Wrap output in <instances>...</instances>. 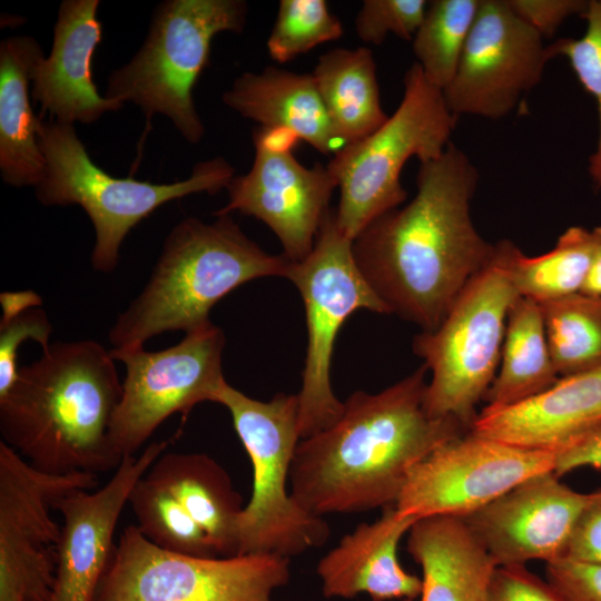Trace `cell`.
Segmentation results:
<instances>
[{
  "label": "cell",
  "instance_id": "2",
  "mask_svg": "<svg viewBox=\"0 0 601 601\" xmlns=\"http://www.w3.org/2000/svg\"><path fill=\"white\" fill-rule=\"evenodd\" d=\"M427 372L423 364L378 393L354 392L336 422L299 440L289 486L300 508L323 516L393 505L413 465L471 430L426 412Z\"/></svg>",
  "mask_w": 601,
  "mask_h": 601
},
{
  "label": "cell",
  "instance_id": "4",
  "mask_svg": "<svg viewBox=\"0 0 601 601\" xmlns=\"http://www.w3.org/2000/svg\"><path fill=\"white\" fill-rule=\"evenodd\" d=\"M290 263L262 249L230 215L211 224L187 217L167 235L148 283L118 315L109 342L119 348L165 332L189 333L210 323L211 308L227 294L257 278L285 277Z\"/></svg>",
  "mask_w": 601,
  "mask_h": 601
},
{
  "label": "cell",
  "instance_id": "13",
  "mask_svg": "<svg viewBox=\"0 0 601 601\" xmlns=\"http://www.w3.org/2000/svg\"><path fill=\"white\" fill-rule=\"evenodd\" d=\"M97 483L95 473L38 470L0 442V601H49L61 533L51 510Z\"/></svg>",
  "mask_w": 601,
  "mask_h": 601
},
{
  "label": "cell",
  "instance_id": "41",
  "mask_svg": "<svg viewBox=\"0 0 601 601\" xmlns=\"http://www.w3.org/2000/svg\"><path fill=\"white\" fill-rule=\"evenodd\" d=\"M591 230L593 249L590 268L581 293L591 296H601V225Z\"/></svg>",
  "mask_w": 601,
  "mask_h": 601
},
{
  "label": "cell",
  "instance_id": "7",
  "mask_svg": "<svg viewBox=\"0 0 601 601\" xmlns=\"http://www.w3.org/2000/svg\"><path fill=\"white\" fill-rule=\"evenodd\" d=\"M230 413L233 425L253 466L252 495L238 515V554H276L289 559L326 542L322 516L300 508L288 492L298 432L297 395L252 398L227 382L216 402Z\"/></svg>",
  "mask_w": 601,
  "mask_h": 601
},
{
  "label": "cell",
  "instance_id": "19",
  "mask_svg": "<svg viewBox=\"0 0 601 601\" xmlns=\"http://www.w3.org/2000/svg\"><path fill=\"white\" fill-rule=\"evenodd\" d=\"M98 0H65L59 7L49 57L32 70L31 96L57 122L91 124L124 104L99 95L91 63L102 27Z\"/></svg>",
  "mask_w": 601,
  "mask_h": 601
},
{
  "label": "cell",
  "instance_id": "30",
  "mask_svg": "<svg viewBox=\"0 0 601 601\" xmlns=\"http://www.w3.org/2000/svg\"><path fill=\"white\" fill-rule=\"evenodd\" d=\"M481 0H434L412 42L426 80L444 90L455 76Z\"/></svg>",
  "mask_w": 601,
  "mask_h": 601
},
{
  "label": "cell",
  "instance_id": "10",
  "mask_svg": "<svg viewBox=\"0 0 601 601\" xmlns=\"http://www.w3.org/2000/svg\"><path fill=\"white\" fill-rule=\"evenodd\" d=\"M352 245L331 209L309 255L292 262L285 275L303 298L307 328L302 386L296 394L300 439L327 428L344 410L331 385L332 356L342 325L358 309L391 314L361 272Z\"/></svg>",
  "mask_w": 601,
  "mask_h": 601
},
{
  "label": "cell",
  "instance_id": "40",
  "mask_svg": "<svg viewBox=\"0 0 601 601\" xmlns=\"http://www.w3.org/2000/svg\"><path fill=\"white\" fill-rule=\"evenodd\" d=\"M582 467L601 469V425L556 452V476Z\"/></svg>",
  "mask_w": 601,
  "mask_h": 601
},
{
  "label": "cell",
  "instance_id": "11",
  "mask_svg": "<svg viewBox=\"0 0 601 601\" xmlns=\"http://www.w3.org/2000/svg\"><path fill=\"white\" fill-rule=\"evenodd\" d=\"M290 580L289 559L248 553L204 558L171 552L124 529L96 601H272Z\"/></svg>",
  "mask_w": 601,
  "mask_h": 601
},
{
  "label": "cell",
  "instance_id": "34",
  "mask_svg": "<svg viewBox=\"0 0 601 601\" xmlns=\"http://www.w3.org/2000/svg\"><path fill=\"white\" fill-rule=\"evenodd\" d=\"M582 19L587 26L579 38H560L549 45L550 55L565 57L578 80L594 99L598 138L589 158L588 171L595 189H601V0H588Z\"/></svg>",
  "mask_w": 601,
  "mask_h": 601
},
{
  "label": "cell",
  "instance_id": "3",
  "mask_svg": "<svg viewBox=\"0 0 601 601\" xmlns=\"http://www.w3.org/2000/svg\"><path fill=\"white\" fill-rule=\"evenodd\" d=\"M115 361L110 351L91 339L42 348L0 396L2 442L47 473L117 469L122 460L110 428L122 382Z\"/></svg>",
  "mask_w": 601,
  "mask_h": 601
},
{
  "label": "cell",
  "instance_id": "17",
  "mask_svg": "<svg viewBox=\"0 0 601 601\" xmlns=\"http://www.w3.org/2000/svg\"><path fill=\"white\" fill-rule=\"evenodd\" d=\"M167 446V441L154 442L138 456L124 457L102 487L75 490L56 501L62 523L49 601H96L130 492Z\"/></svg>",
  "mask_w": 601,
  "mask_h": 601
},
{
  "label": "cell",
  "instance_id": "24",
  "mask_svg": "<svg viewBox=\"0 0 601 601\" xmlns=\"http://www.w3.org/2000/svg\"><path fill=\"white\" fill-rule=\"evenodd\" d=\"M42 56L31 37H10L0 43V170L3 181L14 187H37L45 176L39 118L29 93L33 67Z\"/></svg>",
  "mask_w": 601,
  "mask_h": 601
},
{
  "label": "cell",
  "instance_id": "14",
  "mask_svg": "<svg viewBox=\"0 0 601 601\" xmlns=\"http://www.w3.org/2000/svg\"><path fill=\"white\" fill-rule=\"evenodd\" d=\"M555 455L470 430L413 465L394 505L401 514L416 519L463 518L525 480L554 472Z\"/></svg>",
  "mask_w": 601,
  "mask_h": 601
},
{
  "label": "cell",
  "instance_id": "31",
  "mask_svg": "<svg viewBox=\"0 0 601 601\" xmlns=\"http://www.w3.org/2000/svg\"><path fill=\"white\" fill-rule=\"evenodd\" d=\"M128 504L136 526L155 545L204 558L218 554L207 533L180 502L147 472L134 485Z\"/></svg>",
  "mask_w": 601,
  "mask_h": 601
},
{
  "label": "cell",
  "instance_id": "28",
  "mask_svg": "<svg viewBox=\"0 0 601 601\" xmlns=\"http://www.w3.org/2000/svg\"><path fill=\"white\" fill-rule=\"evenodd\" d=\"M496 247L519 296L543 304L581 293L590 268L593 236L592 230L571 226L551 250L532 257L509 240Z\"/></svg>",
  "mask_w": 601,
  "mask_h": 601
},
{
  "label": "cell",
  "instance_id": "22",
  "mask_svg": "<svg viewBox=\"0 0 601 601\" xmlns=\"http://www.w3.org/2000/svg\"><path fill=\"white\" fill-rule=\"evenodd\" d=\"M407 533V552L423 573L421 601L487 600L496 565L463 518H421Z\"/></svg>",
  "mask_w": 601,
  "mask_h": 601
},
{
  "label": "cell",
  "instance_id": "36",
  "mask_svg": "<svg viewBox=\"0 0 601 601\" xmlns=\"http://www.w3.org/2000/svg\"><path fill=\"white\" fill-rule=\"evenodd\" d=\"M486 601H566L546 580L525 565L496 566Z\"/></svg>",
  "mask_w": 601,
  "mask_h": 601
},
{
  "label": "cell",
  "instance_id": "8",
  "mask_svg": "<svg viewBox=\"0 0 601 601\" xmlns=\"http://www.w3.org/2000/svg\"><path fill=\"white\" fill-rule=\"evenodd\" d=\"M246 17L242 0L162 2L142 47L109 76L105 97L134 102L148 120L164 115L187 141H200L205 127L195 108L194 87L208 65L214 37L242 32Z\"/></svg>",
  "mask_w": 601,
  "mask_h": 601
},
{
  "label": "cell",
  "instance_id": "1",
  "mask_svg": "<svg viewBox=\"0 0 601 601\" xmlns=\"http://www.w3.org/2000/svg\"><path fill=\"white\" fill-rule=\"evenodd\" d=\"M479 173L450 142L420 162L416 194L370 224L354 240V258L390 313L424 332L435 329L467 283L493 258L471 217Z\"/></svg>",
  "mask_w": 601,
  "mask_h": 601
},
{
  "label": "cell",
  "instance_id": "15",
  "mask_svg": "<svg viewBox=\"0 0 601 601\" xmlns=\"http://www.w3.org/2000/svg\"><path fill=\"white\" fill-rule=\"evenodd\" d=\"M255 158L246 175L227 186L228 203L214 213L238 211L253 216L279 239L293 263L312 252L319 228L329 213L336 180L327 166L308 168L293 154L298 139L285 130L258 127L253 132Z\"/></svg>",
  "mask_w": 601,
  "mask_h": 601
},
{
  "label": "cell",
  "instance_id": "37",
  "mask_svg": "<svg viewBox=\"0 0 601 601\" xmlns=\"http://www.w3.org/2000/svg\"><path fill=\"white\" fill-rule=\"evenodd\" d=\"M548 581L566 601H601V564L559 559L546 563Z\"/></svg>",
  "mask_w": 601,
  "mask_h": 601
},
{
  "label": "cell",
  "instance_id": "6",
  "mask_svg": "<svg viewBox=\"0 0 601 601\" xmlns=\"http://www.w3.org/2000/svg\"><path fill=\"white\" fill-rule=\"evenodd\" d=\"M456 119L443 91L426 80L416 62L412 65L393 115L370 136L339 148L326 165L339 188L335 215L345 236L354 240L405 200L403 167L412 157L420 162L440 157L451 142Z\"/></svg>",
  "mask_w": 601,
  "mask_h": 601
},
{
  "label": "cell",
  "instance_id": "5",
  "mask_svg": "<svg viewBox=\"0 0 601 601\" xmlns=\"http://www.w3.org/2000/svg\"><path fill=\"white\" fill-rule=\"evenodd\" d=\"M46 170L36 187L46 206L79 205L95 229L92 268L111 273L128 233L161 205L191 194H216L233 180L234 168L223 157L198 162L187 179L154 184L131 177L117 178L99 168L89 157L73 125L57 121L37 124Z\"/></svg>",
  "mask_w": 601,
  "mask_h": 601
},
{
  "label": "cell",
  "instance_id": "18",
  "mask_svg": "<svg viewBox=\"0 0 601 601\" xmlns=\"http://www.w3.org/2000/svg\"><path fill=\"white\" fill-rule=\"evenodd\" d=\"M554 472L532 476L463 516L496 566L562 559L575 524L593 497Z\"/></svg>",
  "mask_w": 601,
  "mask_h": 601
},
{
  "label": "cell",
  "instance_id": "29",
  "mask_svg": "<svg viewBox=\"0 0 601 601\" xmlns=\"http://www.w3.org/2000/svg\"><path fill=\"white\" fill-rule=\"evenodd\" d=\"M540 306L560 377L601 366V296L577 293Z\"/></svg>",
  "mask_w": 601,
  "mask_h": 601
},
{
  "label": "cell",
  "instance_id": "21",
  "mask_svg": "<svg viewBox=\"0 0 601 601\" xmlns=\"http://www.w3.org/2000/svg\"><path fill=\"white\" fill-rule=\"evenodd\" d=\"M416 520L393 504L376 521L363 522L344 535L316 566L323 594L351 599L367 593L373 601L420 597L422 579L407 572L397 558L400 541Z\"/></svg>",
  "mask_w": 601,
  "mask_h": 601
},
{
  "label": "cell",
  "instance_id": "23",
  "mask_svg": "<svg viewBox=\"0 0 601 601\" xmlns=\"http://www.w3.org/2000/svg\"><path fill=\"white\" fill-rule=\"evenodd\" d=\"M223 101L259 127L290 132L322 154L342 148L312 73L274 67L262 72H245L224 92Z\"/></svg>",
  "mask_w": 601,
  "mask_h": 601
},
{
  "label": "cell",
  "instance_id": "35",
  "mask_svg": "<svg viewBox=\"0 0 601 601\" xmlns=\"http://www.w3.org/2000/svg\"><path fill=\"white\" fill-rule=\"evenodd\" d=\"M425 0H364L355 19L364 42L381 45L388 33L412 41L425 16Z\"/></svg>",
  "mask_w": 601,
  "mask_h": 601
},
{
  "label": "cell",
  "instance_id": "42",
  "mask_svg": "<svg viewBox=\"0 0 601 601\" xmlns=\"http://www.w3.org/2000/svg\"><path fill=\"white\" fill-rule=\"evenodd\" d=\"M400 601H414L413 599H403V600H400Z\"/></svg>",
  "mask_w": 601,
  "mask_h": 601
},
{
  "label": "cell",
  "instance_id": "9",
  "mask_svg": "<svg viewBox=\"0 0 601 601\" xmlns=\"http://www.w3.org/2000/svg\"><path fill=\"white\" fill-rule=\"evenodd\" d=\"M519 297L495 244L492 260L464 287L441 324L420 333L413 351L431 373L424 407L471 428L494 381L511 305Z\"/></svg>",
  "mask_w": 601,
  "mask_h": 601
},
{
  "label": "cell",
  "instance_id": "32",
  "mask_svg": "<svg viewBox=\"0 0 601 601\" xmlns=\"http://www.w3.org/2000/svg\"><path fill=\"white\" fill-rule=\"evenodd\" d=\"M344 30L324 0H282L267 39L270 58L279 63L295 59L314 47L334 41Z\"/></svg>",
  "mask_w": 601,
  "mask_h": 601
},
{
  "label": "cell",
  "instance_id": "27",
  "mask_svg": "<svg viewBox=\"0 0 601 601\" xmlns=\"http://www.w3.org/2000/svg\"><path fill=\"white\" fill-rule=\"evenodd\" d=\"M560 376L552 362L541 306L519 296L511 305L499 371L483 401L494 411L522 403L551 387Z\"/></svg>",
  "mask_w": 601,
  "mask_h": 601
},
{
  "label": "cell",
  "instance_id": "20",
  "mask_svg": "<svg viewBox=\"0 0 601 601\" xmlns=\"http://www.w3.org/2000/svg\"><path fill=\"white\" fill-rule=\"evenodd\" d=\"M601 425V366L560 377L516 405L482 410L471 430L510 444L558 452Z\"/></svg>",
  "mask_w": 601,
  "mask_h": 601
},
{
  "label": "cell",
  "instance_id": "12",
  "mask_svg": "<svg viewBox=\"0 0 601 601\" xmlns=\"http://www.w3.org/2000/svg\"><path fill=\"white\" fill-rule=\"evenodd\" d=\"M226 338L211 322L185 334L174 346L147 351L144 345L110 349L126 367L121 398L110 436L122 460L135 452L168 417L187 414L199 403L216 402L226 383L221 368Z\"/></svg>",
  "mask_w": 601,
  "mask_h": 601
},
{
  "label": "cell",
  "instance_id": "16",
  "mask_svg": "<svg viewBox=\"0 0 601 601\" xmlns=\"http://www.w3.org/2000/svg\"><path fill=\"white\" fill-rule=\"evenodd\" d=\"M549 45L508 0H481L454 78L443 90L451 112L501 119L542 79Z\"/></svg>",
  "mask_w": 601,
  "mask_h": 601
},
{
  "label": "cell",
  "instance_id": "26",
  "mask_svg": "<svg viewBox=\"0 0 601 601\" xmlns=\"http://www.w3.org/2000/svg\"><path fill=\"white\" fill-rule=\"evenodd\" d=\"M312 75L342 147L364 139L387 120L368 48L333 49L319 57Z\"/></svg>",
  "mask_w": 601,
  "mask_h": 601
},
{
  "label": "cell",
  "instance_id": "39",
  "mask_svg": "<svg viewBox=\"0 0 601 601\" xmlns=\"http://www.w3.org/2000/svg\"><path fill=\"white\" fill-rule=\"evenodd\" d=\"M562 559L601 564V490L581 513Z\"/></svg>",
  "mask_w": 601,
  "mask_h": 601
},
{
  "label": "cell",
  "instance_id": "38",
  "mask_svg": "<svg viewBox=\"0 0 601 601\" xmlns=\"http://www.w3.org/2000/svg\"><path fill=\"white\" fill-rule=\"evenodd\" d=\"M512 11L543 38L552 37L570 17L582 16L588 0H508Z\"/></svg>",
  "mask_w": 601,
  "mask_h": 601
},
{
  "label": "cell",
  "instance_id": "33",
  "mask_svg": "<svg viewBox=\"0 0 601 601\" xmlns=\"http://www.w3.org/2000/svg\"><path fill=\"white\" fill-rule=\"evenodd\" d=\"M0 303V396H3L18 376L17 354L20 344L33 339L46 348L50 344L52 326L40 307V296L33 290L1 293Z\"/></svg>",
  "mask_w": 601,
  "mask_h": 601
},
{
  "label": "cell",
  "instance_id": "25",
  "mask_svg": "<svg viewBox=\"0 0 601 601\" xmlns=\"http://www.w3.org/2000/svg\"><path fill=\"white\" fill-rule=\"evenodd\" d=\"M147 474L162 484L209 536L223 556L238 555L242 497L227 472L203 453H162Z\"/></svg>",
  "mask_w": 601,
  "mask_h": 601
}]
</instances>
